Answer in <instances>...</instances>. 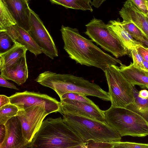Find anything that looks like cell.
<instances>
[{
    "instance_id": "obj_1",
    "label": "cell",
    "mask_w": 148,
    "mask_h": 148,
    "mask_svg": "<svg viewBox=\"0 0 148 148\" xmlns=\"http://www.w3.org/2000/svg\"><path fill=\"white\" fill-rule=\"evenodd\" d=\"M60 31L64 49L76 63L95 67L103 72L109 65L122 63L120 60L104 52L91 40L81 35L77 28L62 25Z\"/></svg>"
},
{
    "instance_id": "obj_2",
    "label": "cell",
    "mask_w": 148,
    "mask_h": 148,
    "mask_svg": "<svg viewBox=\"0 0 148 148\" xmlns=\"http://www.w3.org/2000/svg\"><path fill=\"white\" fill-rule=\"evenodd\" d=\"M86 144L61 117H49L42 122L30 148H86Z\"/></svg>"
},
{
    "instance_id": "obj_3",
    "label": "cell",
    "mask_w": 148,
    "mask_h": 148,
    "mask_svg": "<svg viewBox=\"0 0 148 148\" xmlns=\"http://www.w3.org/2000/svg\"><path fill=\"white\" fill-rule=\"evenodd\" d=\"M35 80L43 86L53 89L60 98L66 93L74 92L111 101L108 92L98 85L82 77L47 71L40 74Z\"/></svg>"
},
{
    "instance_id": "obj_4",
    "label": "cell",
    "mask_w": 148,
    "mask_h": 148,
    "mask_svg": "<svg viewBox=\"0 0 148 148\" xmlns=\"http://www.w3.org/2000/svg\"><path fill=\"white\" fill-rule=\"evenodd\" d=\"M62 115L63 121L86 142H110L121 139L120 134L106 121L70 114Z\"/></svg>"
},
{
    "instance_id": "obj_5",
    "label": "cell",
    "mask_w": 148,
    "mask_h": 148,
    "mask_svg": "<svg viewBox=\"0 0 148 148\" xmlns=\"http://www.w3.org/2000/svg\"><path fill=\"white\" fill-rule=\"evenodd\" d=\"M105 121L122 136H148V123L142 117L125 108L111 106L104 111Z\"/></svg>"
},
{
    "instance_id": "obj_6",
    "label": "cell",
    "mask_w": 148,
    "mask_h": 148,
    "mask_svg": "<svg viewBox=\"0 0 148 148\" xmlns=\"http://www.w3.org/2000/svg\"><path fill=\"white\" fill-rule=\"evenodd\" d=\"M108 86L111 106L125 108L133 103L134 86L124 76L116 65L108 66L104 71Z\"/></svg>"
},
{
    "instance_id": "obj_7",
    "label": "cell",
    "mask_w": 148,
    "mask_h": 148,
    "mask_svg": "<svg viewBox=\"0 0 148 148\" xmlns=\"http://www.w3.org/2000/svg\"><path fill=\"white\" fill-rule=\"evenodd\" d=\"M84 34L93 42L118 58L130 52L119 39L110 31L107 24L101 20L94 18L85 25Z\"/></svg>"
},
{
    "instance_id": "obj_8",
    "label": "cell",
    "mask_w": 148,
    "mask_h": 148,
    "mask_svg": "<svg viewBox=\"0 0 148 148\" xmlns=\"http://www.w3.org/2000/svg\"><path fill=\"white\" fill-rule=\"evenodd\" d=\"M48 114L45 107L41 105H34L18 110L16 116L21 123L23 136L29 142H32Z\"/></svg>"
},
{
    "instance_id": "obj_9",
    "label": "cell",
    "mask_w": 148,
    "mask_h": 148,
    "mask_svg": "<svg viewBox=\"0 0 148 148\" xmlns=\"http://www.w3.org/2000/svg\"><path fill=\"white\" fill-rule=\"evenodd\" d=\"M9 97L10 103L16 105L18 110L36 105L44 106L49 114L58 112L59 109L60 102L46 94L26 90L16 92Z\"/></svg>"
},
{
    "instance_id": "obj_10",
    "label": "cell",
    "mask_w": 148,
    "mask_h": 148,
    "mask_svg": "<svg viewBox=\"0 0 148 148\" xmlns=\"http://www.w3.org/2000/svg\"><path fill=\"white\" fill-rule=\"evenodd\" d=\"M30 20V28L28 32L42 53L52 59L58 56L52 37L39 16L31 9Z\"/></svg>"
},
{
    "instance_id": "obj_11",
    "label": "cell",
    "mask_w": 148,
    "mask_h": 148,
    "mask_svg": "<svg viewBox=\"0 0 148 148\" xmlns=\"http://www.w3.org/2000/svg\"><path fill=\"white\" fill-rule=\"evenodd\" d=\"M58 112L62 115L70 114L106 121L104 111L95 104L67 99L60 100Z\"/></svg>"
},
{
    "instance_id": "obj_12",
    "label": "cell",
    "mask_w": 148,
    "mask_h": 148,
    "mask_svg": "<svg viewBox=\"0 0 148 148\" xmlns=\"http://www.w3.org/2000/svg\"><path fill=\"white\" fill-rule=\"evenodd\" d=\"M5 135L0 148H30L31 143L24 137L21 123L15 116L9 119L4 125Z\"/></svg>"
},
{
    "instance_id": "obj_13",
    "label": "cell",
    "mask_w": 148,
    "mask_h": 148,
    "mask_svg": "<svg viewBox=\"0 0 148 148\" xmlns=\"http://www.w3.org/2000/svg\"><path fill=\"white\" fill-rule=\"evenodd\" d=\"M5 5L16 24L28 32L30 28L31 9L26 0H1Z\"/></svg>"
},
{
    "instance_id": "obj_14",
    "label": "cell",
    "mask_w": 148,
    "mask_h": 148,
    "mask_svg": "<svg viewBox=\"0 0 148 148\" xmlns=\"http://www.w3.org/2000/svg\"><path fill=\"white\" fill-rule=\"evenodd\" d=\"M123 21L135 25L148 38V19L143 12L132 2L127 0L119 12Z\"/></svg>"
},
{
    "instance_id": "obj_15",
    "label": "cell",
    "mask_w": 148,
    "mask_h": 148,
    "mask_svg": "<svg viewBox=\"0 0 148 148\" xmlns=\"http://www.w3.org/2000/svg\"><path fill=\"white\" fill-rule=\"evenodd\" d=\"M0 70V75L5 79L12 81L19 86L24 83L28 77L26 55L10 65Z\"/></svg>"
},
{
    "instance_id": "obj_16",
    "label": "cell",
    "mask_w": 148,
    "mask_h": 148,
    "mask_svg": "<svg viewBox=\"0 0 148 148\" xmlns=\"http://www.w3.org/2000/svg\"><path fill=\"white\" fill-rule=\"evenodd\" d=\"M2 30L5 31L14 41L25 46L36 56L42 53L28 32L17 25Z\"/></svg>"
},
{
    "instance_id": "obj_17",
    "label": "cell",
    "mask_w": 148,
    "mask_h": 148,
    "mask_svg": "<svg viewBox=\"0 0 148 148\" xmlns=\"http://www.w3.org/2000/svg\"><path fill=\"white\" fill-rule=\"evenodd\" d=\"M119 67L124 76L133 86L148 89V72L135 67L132 62L128 66L122 63Z\"/></svg>"
},
{
    "instance_id": "obj_18",
    "label": "cell",
    "mask_w": 148,
    "mask_h": 148,
    "mask_svg": "<svg viewBox=\"0 0 148 148\" xmlns=\"http://www.w3.org/2000/svg\"><path fill=\"white\" fill-rule=\"evenodd\" d=\"M110 31L121 42L123 45L130 51L143 44L135 40L123 27L121 22L117 20H110L107 24Z\"/></svg>"
},
{
    "instance_id": "obj_19",
    "label": "cell",
    "mask_w": 148,
    "mask_h": 148,
    "mask_svg": "<svg viewBox=\"0 0 148 148\" xmlns=\"http://www.w3.org/2000/svg\"><path fill=\"white\" fill-rule=\"evenodd\" d=\"M27 50L25 46L16 42L10 49L0 53V69L8 66L26 55Z\"/></svg>"
},
{
    "instance_id": "obj_20",
    "label": "cell",
    "mask_w": 148,
    "mask_h": 148,
    "mask_svg": "<svg viewBox=\"0 0 148 148\" xmlns=\"http://www.w3.org/2000/svg\"><path fill=\"white\" fill-rule=\"evenodd\" d=\"M134 102L127 106L125 108L137 114L148 123V97L142 98L138 95V91L134 86Z\"/></svg>"
},
{
    "instance_id": "obj_21",
    "label": "cell",
    "mask_w": 148,
    "mask_h": 148,
    "mask_svg": "<svg viewBox=\"0 0 148 148\" xmlns=\"http://www.w3.org/2000/svg\"><path fill=\"white\" fill-rule=\"evenodd\" d=\"M52 3L62 5L66 8L93 11L91 0H49Z\"/></svg>"
},
{
    "instance_id": "obj_22",
    "label": "cell",
    "mask_w": 148,
    "mask_h": 148,
    "mask_svg": "<svg viewBox=\"0 0 148 148\" xmlns=\"http://www.w3.org/2000/svg\"><path fill=\"white\" fill-rule=\"evenodd\" d=\"M0 30L6 29L16 25V23L8 8L0 0Z\"/></svg>"
},
{
    "instance_id": "obj_23",
    "label": "cell",
    "mask_w": 148,
    "mask_h": 148,
    "mask_svg": "<svg viewBox=\"0 0 148 148\" xmlns=\"http://www.w3.org/2000/svg\"><path fill=\"white\" fill-rule=\"evenodd\" d=\"M18 109L15 105L10 103L0 108V125H4L7 121L17 114Z\"/></svg>"
},
{
    "instance_id": "obj_24",
    "label": "cell",
    "mask_w": 148,
    "mask_h": 148,
    "mask_svg": "<svg viewBox=\"0 0 148 148\" xmlns=\"http://www.w3.org/2000/svg\"><path fill=\"white\" fill-rule=\"evenodd\" d=\"M16 42L5 31L0 30V53L10 49Z\"/></svg>"
},
{
    "instance_id": "obj_25",
    "label": "cell",
    "mask_w": 148,
    "mask_h": 148,
    "mask_svg": "<svg viewBox=\"0 0 148 148\" xmlns=\"http://www.w3.org/2000/svg\"><path fill=\"white\" fill-rule=\"evenodd\" d=\"M121 24L124 29L132 37H143L145 36L141 31L132 23L123 21Z\"/></svg>"
},
{
    "instance_id": "obj_26",
    "label": "cell",
    "mask_w": 148,
    "mask_h": 148,
    "mask_svg": "<svg viewBox=\"0 0 148 148\" xmlns=\"http://www.w3.org/2000/svg\"><path fill=\"white\" fill-rule=\"evenodd\" d=\"M113 148H148V144L128 142L112 141L110 142Z\"/></svg>"
},
{
    "instance_id": "obj_27",
    "label": "cell",
    "mask_w": 148,
    "mask_h": 148,
    "mask_svg": "<svg viewBox=\"0 0 148 148\" xmlns=\"http://www.w3.org/2000/svg\"><path fill=\"white\" fill-rule=\"evenodd\" d=\"M86 96L74 92H69L66 93L60 98V100L64 99L88 103L92 104H95L91 100L86 97Z\"/></svg>"
},
{
    "instance_id": "obj_28",
    "label": "cell",
    "mask_w": 148,
    "mask_h": 148,
    "mask_svg": "<svg viewBox=\"0 0 148 148\" xmlns=\"http://www.w3.org/2000/svg\"><path fill=\"white\" fill-rule=\"evenodd\" d=\"M134 67L140 70L147 71L143 63V59L139 54L136 48L130 50Z\"/></svg>"
},
{
    "instance_id": "obj_29",
    "label": "cell",
    "mask_w": 148,
    "mask_h": 148,
    "mask_svg": "<svg viewBox=\"0 0 148 148\" xmlns=\"http://www.w3.org/2000/svg\"><path fill=\"white\" fill-rule=\"evenodd\" d=\"M87 148H112L113 146L110 142L90 141L87 142Z\"/></svg>"
},
{
    "instance_id": "obj_30",
    "label": "cell",
    "mask_w": 148,
    "mask_h": 148,
    "mask_svg": "<svg viewBox=\"0 0 148 148\" xmlns=\"http://www.w3.org/2000/svg\"><path fill=\"white\" fill-rule=\"evenodd\" d=\"M146 15L148 11L146 5V0H130Z\"/></svg>"
},
{
    "instance_id": "obj_31",
    "label": "cell",
    "mask_w": 148,
    "mask_h": 148,
    "mask_svg": "<svg viewBox=\"0 0 148 148\" xmlns=\"http://www.w3.org/2000/svg\"><path fill=\"white\" fill-rule=\"evenodd\" d=\"M136 49L143 58L148 62V47L144 45H140L137 46Z\"/></svg>"
},
{
    "instance_id": "obj_32",
    "label": "cell",
    "mask_w": 148,
    "mask_h": 148,
    "mask_svg": "<svg viewBox=\"0 0 148 148\" xmlns=\"http://www.w3.org/2000/svg\"><path fill=\"white\" fill-rule=\"evenodd\" d=\"M0 86L19 90L13 84L8 82L6 79L0 75Z\"/></svg>"
},
{
    "instance_id": "obj_33",
    "label": "cell",
    "mask_w": 148,
    "mask_h": 148,
    "mask_svg": "<svg viewBox=\"0 0 148 148\" xmlns=\"http://www.w3.org/2000/svg\"><path fill=\"white\" fill-rule=\"evenodd\" d=\"M10 103L9 97L4 95H0V108Z\"/></svg>"
},
{
    "instance_id": "obj_34",
    "label": "cell",
    "mask_w": 148,
    "mask_h": 148,
    "mask_svg": "<svg viewBox=\"0 0 148 148\" xmlns=\"http://www.w3.org/2000/svg\"><path fill=\"white\" fill-rule=\"evenodd\" d=\"M5 135V130L4 125H0V144L3 141Z\"/></svg>"
},
{
    "instance_id": "obj_35",
    "label": "cell",
    "mask_w": 148,
    "mask_h": 148,
    "mask_svg": "<svg viewBox=\"0 0 148 148\" xmlns=\"http://www.w3.org/2000/svg\"><path fill=\"white\" fill-rule=\"evenodd\" d=\"M133 37L137 41L142 43L143 45H145L148 47V38L145 36H144L143 37L136 36H134Z\"/></svg>"
},
{
    "instance_id": "obj_36",
    "label": "cell",
    "mask_w": 148,
    "mask_h": 148,
    "mask_svg": "<svg viewBox=\"0 0 148 148\" xmlns=\"http://www.w3.org/2000/svg\"><path fill=\"white\" fill-rule=\"evenodd\" d=\"M106 0H92L91 1V4L95 7L98 8Z\"/></svg>"
},
{
    "instance_id": "obj_37",
    "label": "cell",
    "mask_w": 148,
    "mask_h": 148,
    "mask_svg": "<svg viewBox=\"0 0 148 148\" xmlns=\"http://www.w3.org/2000/svg\"><path fill=\"white\" fill-rule=\"evenodd\" d=\"M138 95L142 98H147L148 97V90L146 89L141 90L138 92Z\"/></svg>"
},
{
    "instance_id": "obj_38",
    "label": "cell",
    "mask_w": 148,
    "mask_h": 148,
    "mask_svg": "<svg viewBox=\"0 0 148 148\" xmlns=\"http://www.w3.org/2000/svg\"><path fill=\"white\" fill-rule=\"evenodd\" d=\"M143 63L145 69L147 70V71L148 72V62L145 60L143 59Z\"/></svg>"
},
{
    "instance_id": "obj_39",
    "label": "cell",
    "mask_w": 148,
    "mask_h": 148,
    "mask_svg": "<svg viewBox=\"0 0 148 148\" xmlns=\"http://www.w3.org/2000/svg\"><path fill=\"white\" fill-rule=\"evenodd\" d=\"M146 5L148 11V0H146Z\"/></svg>"
},
{
    "instance_id": "obj_40",
    "label": "cell",
    "mask_w": 148,
    "mask_h": 148,
    "mask_svg": "<svg viewBox=\"0 0 148 148\" xmlns=\"http://www.w3.org/2000/svg\"><path fill=\"white\" fill-rule=\"evenodd\" d=\"M28 2L31 0H26Z\"/></svg>"
},
{
    "instance_id": "obj_41",
    "label": "cell",
    "mask_w": 148,
    "mask_h": 148,
    "mask_svg": "<svg viewBox=\"0 0 148 148\" xmlns=\"http://www.w3.org/2000/svg\"><path fill=\"white\" fill-rule=\"evenodd\" d=\"M148 19V18H147Z\"/></svg>"
},
{
    "instance_id": "obj_42",
    "label": "cell",
    "mask_w": 148,
    "mask_h": 148,
    "mask_svg": "<svg viewBox=\"0 0 148 148\" xmlns=\"http://www.w3.org/2000/svg\"></svg>"
}]
</instances>
